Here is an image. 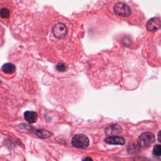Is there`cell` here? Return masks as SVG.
<instances>
[{"mask_svg":"<svg viewBox=\"0 0 161 161\" xmlns=\"http://www.w3.org/2000/svg\"><path fill=\"white\" fill-rule=\"evenodd\" d=\"M160 134H161V131H159L158 134H157V136H158V140L159 142H160Z\"/></svg>","mask_w":161,"mask_h":161,"instance_id":"15","label":"cell"},{"mask_svg":"<svg viewBox=\"0 0 161 161\" xmlns=\"http://www.w3.org/2000/svg\"><path fill=\"white\" fill-rule=\"evenodd\" d=\"M38 138H40L42 139H47L51 137V133L48 130H46L44 129H38L35 132Z\"/></svg>","mask_w":161,"mask_h":161,"instance_id":"7","label":"cell"},{"mask_svg":"<svg viewBox=\"0 0 161 161\" xmlns=\"http://www.w3.org/2000/svg\"><path fill=\"white\" fill-rule=\"evenodd\" d=\"M105 142L111 145H124L125 144V139L121 137L112 136L105 139Z\"/></svg>","mask_w":161,"mask_h":161,"instance_id":"5","label":"cell"},{"mask_svg":"<svg viewBox=\"0 0 161 161\" xmlns=\"http://www.w3.org/2000/svg\"><path fill=\"white\" fill-rule=\"evenodd\" d=\"M140 147L138 145H137L135 144H131L129 145L127 148L128 152L130 153V154H135V153H137L139 152L140 151Z\"/></svg>","mask_w":161,"mask_h":161,"instance_id":"10","label":"cell"},{"mask_svg":"<svg viewBox=\"0 0 161 161\" xmlns=\"http://www.w3.org/2000/svg\"><path fill=\"white\" fill-rule=\"evenodd\" d=\"M83 161H93L92 160V159L91 158V157H86V158H84Z\"/></svg>","mask_w":161,"mask_h":161,"instance_id":"14","label":"cell"},{"mask_svg":"<svg viewBox=\"0 0 161 161\" xmlns=\"http://www.w3.org/2000/svg\"><path fill=\"white\" fill-rule=\"evenodd\" d=\"M120 132H121V128L119 125H112L108 128H106V132L107 134L108 135H112V134H119Z\"/></svg>","mask_w":161,"mask_h":161,"instance_id":"9","label":"cell"},{"mask_svg":"<svg viewBox=\"0 0 161 161\" xmlns=\"http://www.w3.org/2000/svg\"><path fill=\"white\" fill-rule=\"evenodd\" d=\"M72 144L78 149H86L89 144V138L83 134H77L74 136L72 140Z\"/></svg>","mask_w":161,"mask_h":161,"instance_id":"4","label":"cell"},{"mask_svg":"<svg viewBox=\"0 0 161 161\" xmlns=\"http://www.w3.org/2000/svg\"><path fill=\"white\" fill-rule=\"evenodd\" d=\"M156 142L155 135L152 133L146 132L140 135L138 139V144L140 148L147 149Z\"/></svg>","mask_w":161,"mask_h":161,"instance_id":"2","label":"cell"},{"mask_svg":"<svg viewBox=\"0 0 161 161\" xmlns=\"http://www.w3.org/2000/svg\"><path fill=\"white\" fill-rule=\"evenodd\" d=\"M10 15V10L6 8H3L0 10V16L3 18H8Z\"/></svg>","mask_w":161,"mask_h":161,"instance_id":"12","label":"cell"},{"mask_svg":"<svg viewBox=\"0 0 161 161\" xmlns=\"http://www.w3.org/2000/svg\"><path fill=\"white\" fill-rule=\"evenodd\" d=\"M16 67L14 64L12 63H6L2 66V71L6 74H11L15 73Z\"/></svg>","mask_w":161,"mask_h":161,"instance_id":"8","label":"cell"},{"mask_svg":"<svg viewBox=\"0 0 161 161\" xmlns=\"http://www.w3.org/2000/svg\"><path fill=\"white\" fill-rule=\"evenodd\" d=\"M55 69L59 73H63L67 71V66L64 63H59L56 65Z\"/></svg>","mask_w":161,"mask_h":161,"instance_id":"11","label":"cell"},{"mask_svg":"<svg viewBox=\"0 0 161 161\" xmlns=\"http://www.w3.org/2000/svg\"><path fill=\"white\" fill-rule=\"evenodd\" d=\"M24 117L28 123H35L37 120L38 115L37 113L35 112H32V111H27L24 113Z\"/></svg>","mask_w":161,"mask_h":161,"instance_id":"6","label":"cell"},{"mask_svg":"<svg viewBox=\"0 0 161 161\" xmlns=\"http://www.w3.org/2000/svg\"><path fill=\"white\" fill-rule=\"evenodd\" d=\"M52 36L57 39H64L68 34L66 25L63 23H56L52 28Z\"/></svg>","mask_w":161,"mask_h":161,"instance_id":"3","label":"cell"},{"mask_svg":"<svg viewBox=\"0 0 161 161\" xmlns=\"http://www.w3.org/2000/svg\"><path fill=\"white\" fill-rule=\"evenodd\" d=\"M113 15L121 19L130 18L133 13L131 6L125 1H118L114 3L112 8Z\"/></svg>","mask_w":161,"mask_h":161,"instance_id":"1","label":"cell"},{"mask_svg":"<svg viewBox=\"0 0 161 161\" xmlns=\"http://www.w3.org/2000/svg\"><path fill=\"white\" fill-rule=\"evenodd\" d=\"M153 154L156 157H160L161 155V146L156 145L153 149Z\"/></svg>","mask_w":161,"mask_h":161,"instance_id":"13","label":"cell"}]
</instances>
